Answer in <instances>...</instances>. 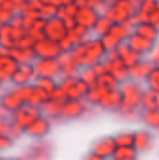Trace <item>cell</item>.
Returning a JSON list of instances; mask_svg holds the SVG:
<instances>
[{"label": "cell", "mask_w": 159, "mask_h": 160, "mask_svg": "<svg viewBox=\"0 0 159 160\" xmlns=\"http://www.w3.org/2000/svg\"><path fill=\"white\" fill-rule=\"evenodd\" d=\"M105 47L102 41L96 37L87 38L69 51V54L80 68L100 63Z\"/></svg>", "instance_id": "cell-1"}, {"label": "cell", "mask_w": 159, "mask_h": 160, "mask_svg": "<svg viewBox=\"0 0 159 160\" xmlns=\"http://www.w3.org/2000/svg\"><path fill=\"white\" fill-rule=\"evenodd\" d=\"M41 115L42 111L40 107L25 103L11 113V121L14 127L22 134L23 131Z\"/></svg>", "instance_id": "cell-2"}, {"label": "cell", "mask_w": 159, "mask_h": 160, "mask_svg": "<svg viewBox=\"0 0 159 160\" xmlns=\"http://www.w3.org/2000/svg\"><path fill=\"white\" fill-rule=\"evenodd\" d=\"M58 84L68 99H85L89 91L88 84L79 75L61 78Z\"/></svg>", "instance_id": "cell-3"}, {"label": "cell", "mask_w": 159, "mask_h": 160, "mask_svg": "<svg viewBox=\"0 0 159 160\" xmlns=\"http://www.w3.org/2000/svg\"><path fill=\"white\" fill-rule=\"evenodd\" d=\"M90 111V103L85 99H67L60 111L57 121L68 122L85 117Z\"/></svg>", "instance_id": "cell-4"}, {"label": "cell", "mask_w": 159, "mask_h": 160, "mask_svg": "<svg viewBox=\"0 0 159 160\" xmlns=\"http://www.w3.org/2000/svg\"><path fill=\"white\" fill-rule=\"evenodd\" d=\"M32 48L37 58H59L64 53L59 42L45 37L37 39Z\"/></svg>", "instance_id": "cell-5"}, {"label": "cell", "mask_w": 159, "mask_h": 160, "mask_svg": "<svg viewBox=\"0 0 159 160\" xmlns=\"http://www.w3.org/2000/svg\"><path fill=\"white\" fill-rule=\"evenodd\" d=\"M36 78L47 77L59 80L60 78V62L59 58H37L34 61Z\"/></svg>", "instance_id": "cell-6"}, {"label": "cell", "mask_w": 159, "mask_h": 160, "mask_svg": "<svg viewBox=\"0 0 159 160\" xmlns=\"http://www.w3.org/2000/svg\"><path fill=\"white\" fill-rule=\"evenodd\" d=\"M68 33V25L57 15L46 19L44 26V37L60 42Z\"/></svg>", "instance_id": "cell-7"}, {"label": "cell", "mask_w": 159, "mask_h": 160, "mask_svg": "<svg viewBox=\"0 0 159 160\" xmlns=\"http://www.w3.org/2000/svg\"><path fill=\"white\" fill-rule=\"evenodd\" d=\"M53 153L52 144L44 140L39 139L31 144L22 156V158L24 159H48L52 157Z\"/></svg>", "instance_id": "cell-8"}, {"label": "cell", "mask_w": 159, "mask_h": 160, "mask_svg": "<svg viewBox=\"0 0 159 160\" xmlns=\"http://www.w3.org/2000/svg\"><path fill=\"white\" fill-rule=\"evenodd\" d=\"M36 79L34 62L19 64L16 70L11 75L7 83L15 86L32 83Z\"/></svg>", "instance_id": "cell-9"}, {"label": "cell", "mask_w": 159, "mask_h": 160, "mask_svg": "<svg viewBox=\"0 0 159 160\" xmlns=\"http://www.w3.org/2000/svg\"><path fill=\"white\" fill-rule=\"evenodd\" d=\"M77 1L79 3V8L75 15V23L91 30L96 21L99 17L97 8L81 3L79 0Z\"/></svg>", "instance_id": "cell-10"}, {"label": "cell", "mask_w": 159, "mask_h": 160, "mask_svg": "<svg viewBox=\"0 0 159 160\" xmlns=\"http://www.w3.org/2000/svg\"><path fill=\"white\" fill-rule=\"evenodd\" d=\"M51 128H52V120L42 114L36 121H34L23 131L22 134L32 139L39 140V139H44L50 133Z\"/></svg>", "instance_id": "cell-11"}, {"label": "cell", "mask_w": 159, "mask_h": 160, "mask_svg": "<svg viewBox=\"0 0 159 160\" xmlns=\"http://www.w3.org/2000/svg\"><path fill=\"white\" fill-rule=\"evenodd\" d=\"M19 63L5 51L0 54V81L4 83H7L11 75L16 70Z\"/></svg>", "instance_id": "cell-12"}, {"label": "cell", "mask_w": 159, "mask_h": 160, "mask_svg": "<svg viewBox=\"0 0 159 160\" xmlns=\"http://www.w3.org/2000/svg\"><path fill=\"white\" fill-rule=\"evenodd\" d=\"M19 64L22 63H32L37 57L32 47H21L15 46L8 51H7Z\"/></svg>", "instance_id": "cell-13"}, {"label": "cell", "mask_w": 159, "mask_h": 160, "mask_svg": "<svg viewBox=\"0 0 159 160\" xmlns=\"http://www.w3.org/2000/svg\"><path fill=\"white\" fill-rule=\"evenodd\" d=\"M15 140L7 135L0 134V152L7 151L14 145Z\"/></svg>", "instance_id": "cell-14"}, {"label": "cell", "mask_w": 159, "mask_h": 160, "mask_svg": "<svg viewBox=\"0 0 159 160\" xmlns=\"http://www.w3.org/2000/svg\"><path fill=\"white\" fill-rule=\"evenodd\" d=\"M81 3H83V4H87V5H90L92 7H95L97 8V5L100 4L101 0H79Z\"/></svg>", "instance_id": "cell-15"}, {"label": "cell", "mask_w": 159, "mask_h": 160, "mask_svg": "<svg viewBox=\"0 0 159 160\" xmlns=\"http://www.w3.org/2000/svg\"><path fill=\"white\" fill-rule=\"evenodd\" d=\"M5 84H6V83H4V82H2L0 81V90L2 89V87H3V86H4Z\"/></svg>", "instance_id": "cell-16"}]
</instances>
